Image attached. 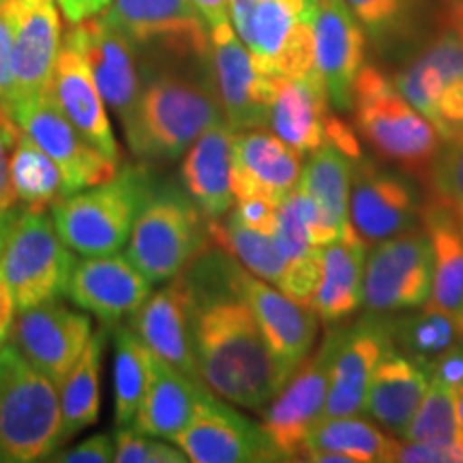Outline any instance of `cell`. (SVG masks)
Returning a JSON list of instances; mask_svg holds the SVG:
<instances>
[{
  "label": "cell",
  "mask_w": 463,
  "mask_h": 463,
  "mask_svg": "<svg viewBox=\"0 0 463 463\" xmlns=\"http://www.w3.org/2000/svg\"><path fill=\"white\" fill-rule=\"evenodd\" d=\"M75 262L48 211L22 208L0 256V279L9 288L15 311L65 297Z\"/></svg>",
  "instance_id": "cell-8"
},
{
  "label": "cell",
  "mask_w": 463,
  "mask_h": 463,
  "mask_svg": "<svg viewBox=\"0 0 463 463\" xmlns=\"http://www.w3.org/2000/svg\"><path fill=\"white\" fill-rule=\"evenodd\" d=\"M148 384V347L129 324L114 326V419L116 427H131Z\"/></svg>",
  "instance_id": "cell-40"
},
{
  "label": "cell",
  "mask_w": 463,
  "mask_h": 463,
  "mask_svg": "<svg viewBox=\"0 0 463 463\" xmlns=\"http://www.w3.org/2000/svg\"><path fill=\"white\" fill-rule=\"evenodd\" d=\"M62 42L73 45L86 58L103 101L118 116L120 125H125L142 90L136 45L109 24L103 14L71 24Z\"/></svg>",
  "instance_id": "cell-20"
},
{
  "label": "cell",
  "mask_w": 463,
  "mask_h": 463,
  "mask_svg": "<svg viewBox=\"0 0 463 463\" xmlns=\"http://www.w3.org/2000/svg\"><path fill=\"white\" fill-rule=\"evenodd\" d=\"M439 24L463 43V0H439Z\"/></svg>",
  "instance_id": "cell-50"
},
{
  "label": "cell",
  "mask_w": 463,
  "mask_h": 463,
  "mask_svg": "<svg viewBox=\"0 0 463 463\" xmlns=\"http://www.w3.org/2000/svg\"><path fill=\"white\" fill-rule=\"evenodd\" d=\"M219 120L225 116L211 75L195 78L174 67L146 65L140 97L123 131L142 161H174Z\"/></svg>",
  "instance_id": "cell-2"
},
{
  "label": "cell",
  "mask_w": 463,
  "mask_h": 463,
  "mask_svg": "<svg viewBox=\"0 0 463 463\" xmlns=\"http://www.w3.org/2000/svg\"><path fill=\"white\" fill-rule=\"evenodd\" d=\"M11 45H14V24L7 5L0 7V103H7L11 92Z\"/></svg>",
  "instance_id": "cell-47"
},
{
  "label": "cell",
  "mask_w": 463,
  "mask_h": 463,
  "mask_svg": "<svg viewBox=\"0 0 463 463\" xmlns=\"http://www.w3.org/2000/svg\"><path fill=\"white\" fill-rule=\"evenodd\" d=\"M191 3L204 17L211 31L230 22V0H191Z\"/></svg>",
  "instance_id": "cell-49"
},
{
  "label": "cell",
  "mask_w": 463,
  "mask_h": 463,
  "mask_svg": "<svg viewBox=\"0 0 463 463\" xmlns=\"http://www.w3.org/2000/svg\"><path fill=\"white\" fill-rule=\"evenodd\" d=\"M208 245V222L189 195L174 184L155 183L131 228L127 258L155 286L181 275Z\"/></svg>",
  "instance_id": "cell-6"
},
{
  "label": "cell",
  "mask_w": 463,
  "mask_h": 463,
  "mask_svg": "<svg viewBox=\"0 0 463 463\" xmlns=\"http://www.w3.org/2000/svg\"><path fill=\"white\" fill-rule=\"evenodd\" d=\"M303 157L269 129L234 131L230 146V181L236 200L279 204L297 189Z\"/></svg>",
  "instance_id": "cell-23"
},
{
  "label": "cell",
  "mask_w": 463,
  "mask_h": 463,
  "mask_svg": "<svg viewBox=\"0 0 463 463\" xmlns=\"http://www.w3.org/2000/svg\"><path fill=\"white\" fill-rule=\"evenodd\" d=\"M58 447L61 391L7 339L0 347V461H43Z\"/></svg>",
  "instance_id": "cell-5"
},
{
  "label": "cell",
  "mask_w": 463,
  "mask_h": 463,
  "mask_svg": "<svg viewBox=\"0 0 463 463\" xmlns=\"http://www.w3.org/2000/svg\"><path fill=\"white\" fill-rule=\"evenodd\" d=\"M314 61L328 99L350 112L358 73L364 67L367 34L344 0H314Z\"/></svg>",
  "instance_id": "cell-22"
},
{
  "label": "cell",
  "mask_w": 463,
  "mask_h": 463,
  "mask_svg": "<svg viewBox=\"0 0 463 463\" xmlns=\"http://www.w3.org/2000/svg\"><path fill=\"white\" fill-rule=\"evenodd\" d=\"M155 183L146 165H125L109 181L58 200L52 206L58 234L84 258L120 251Z\"/></svg>",
  "instance_id": "cell-4"
},
{
  "label": "cell",
  "mask_w": 463,
  "mask_h": 463,
  "mask_svg": "<svg viewBox=\"0 0 463 463\" xmlns=\"http://www.w3.org/2000/svg\"><path fill=\"white\" fill-rule=\"evenodd\" d=\"M422 228L433 247V288L425 307L461 317L463 314V232L442 208L422 204Z\"/></svg>",
  "instance_id": "cell-34"
},
{
  "label": "cell",
  "mask_w": 463,
  "mask_h": 463,
  "mask_svg": "<svg viewBox=\"0 0 463 463\" xmlns=\"http://www.w3.org/2000/svg\"><path fill=\"white\" fill-rule=\"evenodd\" d=\"M352 120L358 137L382 161L425 183L442 148V137L410 103L384 71L364 65L352 97Z\"/></svg>",
  "instance_id": "cell-3"
},
{
  "label": "cell",
  "mask_w": 463,
  "mask_h": 463,
  "mask_svg": "<svg viewBox=\"0 0 463 463\" xmlns=\"http://www.w3.org/2000/svg\"><path fill=\"white\" fill-rule=\"evenodd\" d=\"M208 236L211 245L230 253L249 273L281 288L289 264L275 234L242 223L230 211L217 222H208Z\"/></svg>",
  "instance_id": "cell-35"
},
{
  "label": "cell",
  "mask_w": 463,
  "mask_h": 463,
  "mask_svg": "<svg viewBox=\"0 0 463 463\" xmlns=\"http://www.w3.org/2000/svg\"><path fill=\"white\" fill-rule=\"evenodd\" d=\"M225 273L230 286L251 307L286 384L289 375L297 372L314 350L320 317L311 309V305L289 298L281 289L270 288L269 281L249 273L230 253L225 260Z\"/></svg>",
  "instance_id": "cell-13"
},
{
  "label": "cell",
  "mask_w": 463,
  "mask_h": 463,
  "mask_svg": "<svg viewBox=\"0 0 463 463\" xmlns=\"http://www.w3.org/2000/svg\"><path fill=\"white\" fill-rule=\"evenodd\" d=\"M22 208H24V206L14 204V206L5 208V211H0V256H3L5 242H7L11 230H14L17 217H20Z\"/></svg>",
  "instance_id": "cell-52"
},
{
  "label": "cell",
  "mask_w": 463,
  "mask_h": 463,
  "mask_svg": "<svg viewBox=\"0 0 463 463\" xmlns=\"http://www.w3.org/2000/svg\"><path fill=\"white\" fill-rule=\"evenodd\" d=\"M127 324L161 361L181 369L191 378L202 380L194 339L195 292L187 270L148 297Z\"/></svg>",
  "instance_id": "cell-21"
},
{
  "label": "cell",
  "mask_w": 463,
  "mask_h": 463,
  "mask_svg": "<svg viewBox=\"0 0 463 463\" xmlns=\"http://www.w3.org/2000/svg\"><path fill=\"white\" fill-rule=\"evenodd\" d=\"M455 395H457V412H459V420H461V427H463V384L457 386Z\"/></svg>",
  "instance_id": "cell-53"
},
{
  "label": "cell",
  "mask_w": 463,
  "mask_h": 463,
  "mask_svg": "<svg viewBox=\"0 0 463 463\" xmlns=\"http://www.w3.org/2000/svg\"><path fill=\"white\" fill-rule=\"evenodd\" d=\"M397 90L433 125L442 142L463 137V43L442 28L395 78Z\"/></svg>",
  "instance_id": "cell-11"
},
{
  "label": "cell",
  "mask_w": 463,
  "mask_h": 463,
  "mask_svg": "<svg viewBox=\"0 0 463 463\" xmlns=\"http://www.w3.org/2000/svg\"><path fill=\"white\" fill-rule=\"evenodd\" d=\"M392 345L395 344L384 316L369 314L354 326L344 328L333 361L326 416H356L364 412L369 382L382 356Z\"/></svg>",
  "instance_id": "cell-25"
},
{
  "label": "cell",
  "mask_w": 463,
  "mask_h": 463,
  "mask_svg": "<svg viewBox=\"0 0 463 463\" xmlns=\"http://www.w3.org/2000/svg\"><path fill=\"white\" fill-rule=\"evenodd\" d=\"M103 17L137 50L208 62L211 28L191 0H112Z\"/></svg>",
  "instance_id": "cell-14"
},
{
  "label": "cell",
  "mask_w": 463,
  "mask_h": 463,
  "mask_svg": "<svg viewBox=\"0 0 463 463\" xmlns=\"http://www.w3.org/2000/svg\"><path fill=\"white\" fill-rule=\"evenodd\" d=\"M431 288L433 247L422 223L373 245L364 260L363 307L369 314L419 309L430 300Z\"/></svg>",
  "instance_id": "cell-9"
},
{
  "label": "cell",
  "mask_w": 463,
  "mask_h": 463,
  "mask_svg": "<svg viewBox=\"0 0 463 463\" xmlns=\"http://www.w3.org/2000/svg\"><path fill=\"white\" fill-rule=\"evenodd\" d=\"M402 438L449 450L455 463H463V427L459 412H457V395L453 386L431 378L430 389H427L412 422Z\"/></svg>",
  "instance_id": "cell-39"
},
{
  "label": "cell",
  "mask_w": 463,
  "mask_h": 463,
  "mask_svg": "<svg viewBox=\"0 0 463 463\" xmlns=\"http://www.w3.org/2000/svg\"><path fill=\"white\" fill-rule=\"evenodd\" d=\"M335 118L337 114L331 112V99L320 75H309V78L275 75L269 129L297 150L300 157H309L328 140Z\"/></svg>",
  "instance_id": "cell-26"
},
{
  "label": "cell",
  "mask_w": 463,
  "mask_h": 463,
  "mask_svg": "<svg viewBox=\"0 0 463 463\" xmlns=\"http://www.w3.org/2000/svg\"><path fill=\"white\" fill-rule=\"evenodd\" d=\"M108 324L92 333L82 356L61 384V444H65L99 419V372Z\"/></svg>",
  "instance_id": "cell-36"
},
{
  "label": "cell",
  "mask_w": 463,
  "mask_h": 463,
  "mask_svg": "<svg viewBox=\"0 0 463 463\" xmlns=\"http://www.w3.org/2000/svg\"><path fill=\"white\" fill-rule=\"evenodd\" d=\"M430 382L431 372L427 364L405 352H397L392 345L382 356L369 382L364 412L392 436L402 438L430 389Z\"/></svg>",
  "instance_id": "cell-29"
},
{
  "label": "cell",
  "mask_w": 463,
  "mask_h": 463,
  "mask_svg": "<svg viewBox=\"0 0 463 463\" xmlns=\"http://www.w3.org/2000/svg\"><path fill=\"white\" fill-rule=\"evenodd\" d=\"M422 204L405 172H392L375 161H356L350 191V223L369 245L420 225Z\"/></svg>",
  "instance_id": "cell-18"
},
{
  "label": "cell",
  "mask_w": 463,
  "mask_h": 463,
  "mask_svg": "<svg viewBox=\"0 0 463 463\" xmlns=\"http://www.w3.org/2000/svg\"><path fill=\"white\" fill-rule=\"evenodd\" d=\"M427 202L442 208L463 232V140L442 142L425 178Z\"/></svg>",
  "instance_id": "cell-41"
},
{
  "label": "cell",
  "mask_w": 463,
  "mask_h": 463,
  "mask_svg": "<svg viewBox=\"0 0 463 463\" xmlns=\"http://www.w3.org/2000/svg\"><path fill=\"white\" fill-rule=\"evenodd\" d=\"M150 283L129 258L118 251L75 262L67 297L80 309L116 326L136 314L150 297Z\"/></svg>",
  "instance_id": "cell-24"
},
{
  "label": "cell",
  "mask_w": 463,
  "mask_h": 463,
  "mask_svg": "<svg viewBox=\"0 0 463 463\" xmlns=\"http://www.w3.org/2000/svg\"><path fill=\"white\" fill-rule=\"evenodd\" d=\"M277 206L279 204H273V202L249 198V200H236L234 206H232V213H234L242 223L275 234Z\"/></svg>",
  "instance_id": "cell-46"
},
{
  "label": "cell",
  "mask_w": 463,
  "mask_h": 463,
  "mask_svg": "<svg viewBox=\"0 0 463 463\" xmlns=\"http://www.w3.org/2000/svg\"><path fill=\"white\" fill-rule=\"evenodd\" d=\"M223 256L195 260V358L202 380L225 402L262 414L283 380L247 300L230 286Z\"/></svg>",
  "instance_id": "cell-1"
},
{
  "label": "cell",
  "mask_w": 463,
  "mask_h": 463,
  "mask_svg": "<svg viewBox=\"0 0 463 463\" xmlns=\"http://www.w3.org/2000/svg\"><path fill=\"white\" fill-rule=\"evenodd\" d=\"M208 384L161 361L148 350V384L131 427L174 442L189 425Z\"/></svg>",
  "instance_id": "cell-30"
},
{
  "label": "cell",
  "mask_w": 463,
  "mask_h": 463,
  "mask_svg": "<svg viewBox=\"0 0 463 463\" xmlns=\"http://www.w3.org/2000/svg\"><path fill=\"white\" fill-rule=\"evenodd\" d=\"M375 45L395 42L408 31L420 0H344Z\"/></svg>",
  "instance_id": "cell-42"
},
{
  "label": "cell",
  "mask_w": 463,
  "mask_h": 463,
  "mask_svg": "<svg viewBox=\"0 0 463 463\" xmlns=\"http://www.w3.org/2000/svg\"><path fill=\"white\" fill-rule=\"evenodd\" d=\"M5 3H7V0H0V7H3V5H5Z\"/></svg>",
  "instance_id": "cell-54"
},
{
  "label": "cell",
  "mask_w": 463,
  "mask_h": 463,
  "mask_svg": "<svg viewBox=\"0 0 463 463\" xmlns=\"http://www.w3.org/2000/svg\"><path fill=\"white\" fill-rule=\"evenodd\" d=\"M22 129L15 123L14 116L0 103V211L15 204L14 189H11V178H9V157L11 150L15 148L17 140H20Z\"/></svg>",
  "instance_id": "cell-44"
},
{
  "label": "cell",
  "mask_w": 463,
  "mask_h": 463,
  "mask_svg": "<svg viewBox=\"0 0 463 463\" xmlns=\"http://www.w3.org/2000/svg\"><path fill=\"white\" fill-rule=\"evenodd\" d=\"M9 178L15 202L26 211H50L62 200V174L45 150L22 131L9 157Z\"/></svg>",
  "instance_id": "cell-37"
},
{
  "label": "cell",
  "mask_w": 463,
  "mask_h": 463,
  "mask_svg": "<svg viewBox=\"0 0 463 463\" xmlns=\"http://www.w3.org/2000/svg\"><path fill=\"white\" fill-rule=\"evenodd\" d=\"M116 453L114 461L118 463H184L189 457L183 449L170 447L161 438L137 431L136 427H116L114 431Z\"/></svg>",
  "instance_id": "cell-43"
},
{
  "label": "cell",
  "mask_w": 463,
  "mask_h": 463,
  "mask_svg": "<svg viewBox=\"0 0 463 463\" xmlns=\"http://www.w3.org/2000/svg\"><path fill=\"white\" fill-rule=\"evenodd\" d=\"M92 335L90 317L69 309L58 300L17 311L9 331V341L24 358L61 389L82 356Z\"/></svg>",
  "instance_id": "cell-17"
},
{
  "label": "cell",
  "mask_w": 463,
  "mask_h": 463,
  "mask_svg": "<svg viewBox=\"0 0 463 463\" xmlns=\"http://www.w3.org/2000/svg\"><path fill=\"white\" fill-rule=\"evenodd\" d=\"M341 333L344 328H333L324 335L320 347L289 375L262 412V427L281 461H298L307 436L326 416L333 361Z\"/></svg>",
  "instance_id": "cell-10"
},
{
  "label": "cell",
  "mask_w": 463,
  "mask_h": 463,
  "mask_svg": "<svg viewBox=\"0 0 463 463\" xmlns=\"http://www.w3.org/2000/svg\"><path fill=\"white\" fill-rule=\"evenodd\" d=\"M114 436H109V433H95V436L80 442L78 447L62 450V453L58 455H52L50 459L62 463H108L114 461Z\"/></svg>",
  "instance_id": "cell-45"
},
{
  "label": "cell",
  "mask_w": 463,
  "mask_h": 463,
  "mask_svg": "<svg viewBox=\"0 0 463 463\" xmlns=\"http://www.w3.org/2000/svg\"><path fill=\"white\" fill-rule=\"evenodd\" d=\"M232 136L234 129L228 120H219L208 127L183 155V191L206 222H217L234 206L230 181Z\"/></svg>",
  "instance_id": "cell-28"
},
{
  "label": "cell",
  "mask_w": 463,
  "mask_h": 463,
  "mask_svg": "<svg viewBox=\"0 0 463 463\" xmlns=\"http://www.w3.org/2000/svg\"><path fill=\"white\" fill-rule=\"evenodd\" d=\"M311 20L314 0H230V24L266 75H320Z\"/></svg>",
  "instance_id": "cell-7"
},
{
  "label": "cell",
  "mask_w": 463,
  "mask_h": 463,
  "mask_svg": "<svg viewBox=\"0 0 463 463\" xmlns=\"http://www.w3.org/2000/svg\"><path fill=\"white\" fill-rule=\"evenodd\" d=\"M461 324H463V314H461Z\"/></svg>",
  "instance_id": "cell-55"
},
{
  "label": "cell",
  "mask_w": 463,
  "mask_h": 463,
  "mask_svg": "<svg viewBox=\"0 0 463 463\" xmlns=\"http://www.w3.org/2000/svg\"><path fill=\"white\" fill-rule=\"evenodd\" d=\"M14 317H15V303L14 298H11L9 288L5 286L3 279H0V347L7 344Z\"/></svg>",
  "instance_id": "cell-51"
},
{
  "label": "cell",
  "mask_w": 463,
  "mask_h": 463,
  "mask_svg": "<svg viewBox=\"0 0 463 463\" xmlns=\"http://www.w3.org/2000/svg\"><path fill=\"white\" fill-rule=\"evenodd\" d=\"M412 311L414 314L399 316L397 320H386L392 344L430 367L438 356L463 339L461 317L430 309L425 305Z\"/></svg>",
  "instance_id": "cell-38"
},
{
  "label": "cell",
  "mask_w": 463,
  "mask_h": 463,
  "mask_svg": "<svg viewBox=\"0 0 463 463\" xmlns=\"http://www.w3.org/2000/svg\"><path fill=\"white\" fill-rule=\"evenodd\" d=\"M56 3L62 15L69 20V24H80V22L89 20V17L103 14L112 0H56Z\"/></svg>",
  "instance_id": "cell-48"
},
{
  "label": "cell",
  "mask_w": 463,
  "mask_h": 463,
  "mask_svg": "<svg viewBox=\"0 0 463 463\" xmlns=\"http://www.w3.org/2000/svg\"><path fill=\"white\" fill-rule=\"evenodd\" d=\"M174 444L195 463L281 461L264 427L242 416L234 403H223L211 389L202 395Z\"/></svg>",
  "instance_id": "cell-16"
},
{
  "label": "cell",
  "mask_w": 463,
  "mask_h": 463,
  "mask_svg": "<svg viewBox=\"0 0 463 463\" xmlns=\"http://www.w3.org/2000/svg\"><path fill=\"white\" fill-rule=\"evenodd\" d=\"M14 24L11 45V92L5 109L20 116L48 95L62 48V22L56 0H7Z\"/></svg>",
  "instance_id": "cell-12"
},
{
  "label": "cell",
  "mask_w": 463,
  "mask_h": 463,
  "mask_svg": "<svg viewBox=\"0 0 463 463\" xmlns=\"http://www.w3.org/2000/svg\"><path fill=\"white\" fill-rule=\"evenodd\" d=\"M361 157L326 140L320 148L305 157L298 187L307 191L320 206L322 215L341 236L352 228L350 223V191L356 161Z\"/></svg>",
  "instance_id": "cell-33"
},
{
  "label": "cell",
  "mask_w": 463,
  "mask_h": 463,
  "mask_svg": "<svg viewBox=\"0 0 463 463\" xmlns=\"http://www.w3.org/2000/svg\"><path fill=\"white\" fill-rule=\"evenodd\" d=\"M461 140H463V137H461Z\"/></svg>",
  "instance_id": "cell-56"
},
{
  "label": "cell",
  "mask_w": 463,
  "mask_h": 463,
  "mask_svg": "<svg viewBox=\"0 0 463 463\" xmlns=\"http://www.w3.org/2000/svg\"><path fill=\"white\" fill-rule=\"evenodd\" d=\"M367 242L350 228L322 251V273L311 309L322 322L341 324L363 307V275Z\"/></svg>",
  "instance_id": "cell-31"
},
{
  "label": "cell",
  "mask_w": 463,
  "mask_h": 463,
  "mask_svg": "<svg viewBox=\"0 0 463 463\" xmlns=\"http://www.w3.org/2000/svg\"><path fill=\"white\" fill-rule=\"evenodd\" d=\"M392 433L356 416H326L309 433L298 461L316 463H391Z\"/></svg>",
  "instance_id": "cell-32"
},
{
  "label": "cell",
  "mask_w": 463,
  "mask_h": 463,
  "mask_svg": "<svg viewBox=\"0 0 463 463\" xmlns=\"http://www.w3.org/2000/svg\"><path fill=\"white\" fill-rule=\"evenodd\" d=\"M15 123L58 165L62 174V194H65L62 198L106 183L120 170L118 161L97 150L75 129L71 120L52 99L50 92L33 106L22 109Z\"/></svg>",
  "instance_id": "cell-19"
},
{
  "label": "cell",
  "mask_w": 463,
  "mask_h": 463,
  "mask_svg": "<svg viewBox=\"0 0 463 463\" xmlns=\"http://www.w3.org/2000/svg\"><path fill=\"white\" fill-rule=\"evenodd\" d=\"M48 92L56 106L62 109V114L92 146L108 155L109 159H120L118 142H116L112 123L106 112V101L92 78L89 62L73 45L65 42L58 54Z\"/></svg>",
  "instance_id": "cell-27"
},
{
  "label": "cell",
  "mask_w": 463,
  "mask_h": 463,
  "mask_svg": "<svg viewBox=\"0 0 463 463\" xmlns=\"http://www.w3.org/2000/svg\"><path fill=\"white\" fill-rule=\"evenodd\" d=\"M208 75L232 129H269L275 75L253 62L230 22L211 31Z\"/></svg>",
  "instance_id": "cell-15"
}]
</instances>
